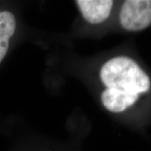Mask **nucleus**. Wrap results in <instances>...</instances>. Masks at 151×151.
Instances as JSON below:
<instances>
[{
	"instance_id": "nucleus-1",
	"label": "nucleus",
	"mask_w": 151,
	"mask_h": 151,
	"mask_svg": "<svg viewBox=\"0 0 151 151\" xmlns=\"http://www.w3.org/2000/svg\"><path fill=\"white\" fill-rule=\"evenodd\" d=\"M100 78L106 86L101 95L103 105L112 113H121L133 106L139 94L149 92L150 76L133 59L117 56L104 63Z\"/></svg>"
},
{
	"instance_id": "nucleus-2",
	"label": "nucleus",
	"mask_w": 151,
	"mask_h": 151,
	"mask_svg": "<svg viewBox=\"0 0 151 151\" xmlns=\"http://www.w3.org/2000/svg\"><path fill=\"white\" fill-rule=\"evenodd\" d=\"M121 25L129 31H140L151 24V0H127L119 14Z\"/></svg>"
},
{
	"instance_id": "nucleus-3",
	"label": "nucleus",
	"mask_w": 151,
	"mask_h": 151,
	"mask_svg": "<svg viewBox=\"0 0 151 151\" xmlns=\"http://www.w3.org/2000/svg\"><path fill=\"white\" fill-rule=\"evenodd\" d=\"M82 17L90 24H100L108 19L113 9V1L110 0H77Z\"/></svg>"
},
{
	"instance_id": "nucleus-4",
	"label": "nucleus",
	"mask_w": 151,
	"mask_h": 151,
	"mask_svg": "<svg viewBox=\"0 0 151 151\" xmlns=\"http://www.w3.org/2000/svg\"><path fill=\"white\" fill-rule=\"evenodd\" d=\"M16 29L14 14L9 10L0 11V63L9 50V40Z\"/></svg>"
}]
</instances>
